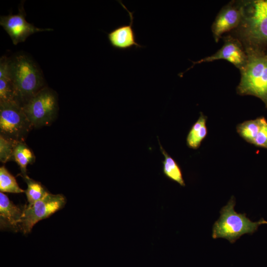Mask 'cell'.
<instances>
[{
	"label": "cell",
	"mask_w": 267,
	"mask_h": 267,
	"mask_svg": "<svg viewBox=\"0 0 267 267\" xmlns=\"http://www.w3.org/2000/svg\"><path fill=\"white\" fill-rule=\"evenodd\" d=\"M240 1L242 18L233 36L244 48L267 49V0Z\"/></svg>",
	"instance_id": "6da1fadb"
},
{
	"label": "cell",
	"mask_w": 267,
	"mask_h": 267,
	"mask_svg": "<svg viewBox=\"0 0 267 267\" xmlns=\"http://www.w3.org/2000/svg\"><path fill=\"white\" fill-rule=\"evenodd\" d=\"M8 76L15 91L17 102L22 106L45 86L42 73L35 62L23 53L8 60Z\"/></svg>",
	"instance_id": "7a4b0ae2"
},
{
	"label": "cell",
	"mask_w": 267,
	"mask_h": 267,
	"mask_svg": "<svg viewBox=\"0 0 267 267\" xmlns=\"http://www.w3.org/2000/svg\"><path fill=\"white\" fill-rule=\"evenodd\" d=\"M247 60L240 70L241 78L237 88L241 95H253L267 104V49L245 48Z\"/></svg>",
	"instance_id": "3957f363"
},
{
	"label": "cell",
	"mask_w": 267,
	"mask_h": 267,
	"mask_svg": "<svg viewBox=\"0 0 267 267\" xmlns=\"http://www.w3.org/2000/svg\"><path fill=\"white\" fill-rule=\"evenodd\" d=\"M235 205V198L232 196L222 208L220 217L213 226V238H224L234 243L243 235L251 234L261 224H267V221L263 219L253 222L246 217L245 213H237L234 210Z\"/></svg>",
	"instance_id": "277c9868"
},
{
	"label": "cell",
	"mask_w": 267,
	"mask_h": 267,
	"mask_svg": "<svg viewBox=\"0 0 267 267\" xmlns=\"http://www.w3.org/2000/svg\"><path fill=\"white\" fill-rule=\"evenodd\" d=\"M33 127L49 125L56 118L58 109L56 93L44 87L22 106Z\"/></svg>",
	"instance_id": "5b68a950"
},
{
	"label": "cell",
	"mask_w": 267,
	"mask_h": 267,
	"mask_svg": "<svg viewBox=\"0 0 267 267\" xmlns=\"http://www.w3.org/2000/svg\"><path fill=\"white\" fill-rule=\"evenodd\" d=\"M32 127L20 104L0 101V135L16 141H24Z\"/></svg>",
	"instance_id": "8992f818"
},
{
	"label": "cell",
	"mask_w": 267,
	"mask_h": 267,
	"mask_svg": "<svg viewBox=\"0 0 267 267\" xmlns=\"http://www.w3.org/2000/svg\"><path fill=\"white\" fill-rule=\"evenodd\" d=\"M66 198L60 194L48 193L44 198L28 205H25L19 229L24 234L29 233L34 225L62 208Z\"/></svg>",
	"instance_id": "52a82bcc"
},
{
	"label": "cell",
	"mask_w": 267,
	"mask_h": 267,
	"mask_svg": "<svg viewBox=\"0 0 267 267\" xmlns=\"http://www.w3.org/2000/svg\"><path fill=\"white\" fill-rule=\"evenodd\" d=\"M25 15L22 4L20 5L18 13L0 16V25L8 34L14 45L25 42L28 37L37 32L53 30L50 28L36 27L26 21Z\"/></svg>",
	"instance_id": "ba28073f"
},
{
	"label": "cell",
	"mask_w": 267,
	"mask_h": 267,
	"mask_svg": "<svg viewBox=\"0 0 267 267\" xmlns=\"http://www.w3.org/2000/svg\"><path fill=\"white\" fill-rule=\"evenodd\" d=\"M223 41V45L215 53L198 61H193V65L188 69L196 64L224 59L240 70L245 65L247 60L244 46L237 38L230 35L225 37Z\"/></svg>",
	"instance_id": "9c48e42d"
},
{
	"label": "cell",
	"mask_w": 267,
	"mask_h": 267,
	"mask_svg": "<svg viewBox=\"0 0 267 267\" xmlns=\"http://www.w3.org/2000/svg\"><path fill=\"white\" fill-rule=\"evenodd\" d=\"M242 18L240 1H231L218 13L212 25V31L216 42H218L222 35L235 30Z\"/></svg>",
	"instance_id": "30bf717a"
},
{
	"label": "cell",
	"mask_w": 267,
	"mask_h": 267,
	"mask_svg": "<svg viewBox=\"0 0 267 267\" xmlns=\"http://www.w3.org/2000/svg\"><path fill=\"white\" fill-rule=\"evenodd\" d=\"M119 1L128 11L130 17V23L129 25H121L108 34L107 37L110 44L113 47L121 50L130 48L134 46L136 48L142 47L136 42L135 33L133 28L134 12L129 11L121 1Z\"/></svg>",
	"instance_id": "8fae6325"
},
{
	"label": "cell",
	"mask_w": 267,
	"mask_h": 267,
	"mask_svg": "<svg viewBox=\"0 0 267 267\" xmlns=\"http://www.w3.org/2000/svg\"><path fill=\"white\" fill-rule=\"evenodd\" d=\"M25 206L16 205L7 195L0 193V226L1 229L9 228L14 231L19 230Z\"/></svg>",
	"instance_id": "7c38bea8"
},
{
	"label": "cell",
	"mask_w": 267,
	"mask_h": 267,
	"mask_svg": "<svg viewBox=\"0 0 267 267\" xmlns=\"http://www.w3.org/2000/svg\"><path fill=\"white\" fill-rule=\"evenodd\" d=\"M160 149L164 156L163 163V173L169 179L178 183L181 186H185V183L183 178L182 171L178 163L166 151L160 142Z\"/></svg>",
	"instance_id": "4fadbf2b"
},
{
	"label": "cell",
	"mask_w": 267,
	"mask_h": 267,
	"mask_svg": "<svg viewBox=\"0 0 267 267\" xmlns=\"http://www.w3.org/2000/svg\"><path fill=\"white\" fill-rule=\"evenodd\" d=\"M207 117L201 112L197 121L192 126L186 137V144L191 149H198L207 134Z\"/></svg>",
	"instance_id": "5bb4252c"
},
{
	"label": "cell",
	"mask_w": 267,
	"mask_h": 267,
	"mask_svg": "<svg viewBox=\"0 0 267 267\" xmlns=\"http://www.w3.org/2000/svg\"><path fill=\"white\" fill-rule=\"evenodd\" d=\"M13 160L19 165L24 178L27 176V165L35 162V156L24 141H18L14 150Z\"/></svg>",
	"instance_id": "9a60e30c"
},
{
	"label": "cell",
	"mask_w": 267,
	"mask_h": 267,
	"mask_svg": "<svg viewBox=\"0 0 267 267\" xmlns=\"http://www.w3.org/2000/svg\"><path fill=\"white\" fill-rule=\"evenodd\" d=\"M261 118L246 121L238 124L236 131L239 135L247 142L253 144L260 130Z\"/></svg>",
	"instance_id": "2e32d148"
},
{
	"label": "cell",
	"mask_w": 267,
	"mask_h": 267,
	"mask_svg": "<svg viewBox=\"0 0 267 267\" xmlns=\"http://www.w3.org/2000/svg\"><path fill=\"white\" fill-rule=\"evenodd\" d=\"M0 190L1 192L23 193L24 191L18 185L15 178L4 166L0 168Z\"/></svg>",
	"instance_id": "e0dca14e"
},
{
	"label": "cell",
	"mask_w": 267,
	"mask_h": 267,
	"mask_svg": "<svg viewBox=\"0 0 267 267\" xmlns=\"http://www.w3.org/2000/svg\"><path fill=\"white\" fill-rule=\"evenodd\" d=\"M23 178L27 184L25 194L29 204L42 199L48 193L40 183L31 179L27 175Z\"/></svg>",
	"instance_id": "ac0fdd59"
},
{
	"label": "cell",
	"mask_w": 267,
	"mask_h": 267,
	"mask_svg": "<svg viewBox=\"0 0 267 267\" xmlns=\"http://www.w3.org/2000/svg\"><path fill=\"white\" fill-rule=\"evenodd\" d=\"M14 140L0 135V161L3 163L13 160V153L16 143Z\"/></svg>",
	"instance_id": "d6986e66"
},
{
	"label": "cell",
	"mask_w": 267,
	"mask_h": 267,
	"mask_svg": "<svg viewBox=\"0 0 267 267\" xmlns=\"http://www.w3.org/2000/svg\"><path fill=\"white\" fill-rule=\"evenodd\" d=\"M0 101L17 102L14 88L9 77L0 78Z\"/></svg>",
	"instance_id": "ffe728a7"
},
{
	"label": "cell",
	"mask_w": 267,
	"mask_h": 267,
	"mask_svg": "<svg viewBox=\"0 0 267 267\" xmlns=\"http://www.w3.org/2000/svg\"><path fill=\"white\" fill-rule=\"evenodd\" d=\"M260 118V130L253 144L256 146L267 149V121L265 117Z\"/></svg>",
	"instance_id": "44dd1931"
},
{
	"label": "cell",
	"mask_w": 267,
	"mask_h": 267,
	"mask_svg": "<svg viewBox=\"0 0 267 267\" xmlns=\"http://www.w3.org/2000/svg\"><path fill=\"white\" fill-rule=\"evenodd\" d=\"M266 107H267V105H266Z\"/></svg>",
	"instance_id": "7402d4cb"
}]
</instances>
